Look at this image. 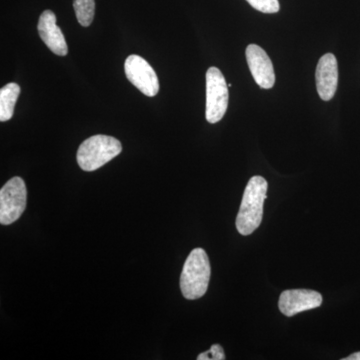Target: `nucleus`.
Wrapping results in <instances>:
<instances>
[{
    "instance_id": "obj_1",
    "label": "nucleus",
    "mask_w": 360,
    "mask_h": 360,
    "mask_svg": "<svg viewBox=\"0 0 360 360\" xmlns=\"http://www.w3.org/2000/svg\"><path fill=\"white\" fill-rule=\"evenodd\" d=\"M267 188L269 184L262 176L257 175L248 181L236 217V229L241 236H250L262 224Z\"/></svg>"
},
{
    "instance_id": "obj_2",
    "label": "nucleus",
    "mask_w": 360,
    "mask_h": 360,
    "mask_svg": "<svg viewBox=\"0 0 360 360\" xmlns=\"http://www.w3.org/2000/svg\"><path fill=\"white\" fill-rule=\"evenodd\" d=\"M212 267L205 250L195 248L186 258L180 276V290L188 300H198L207 291Z\"/></svg>"
},
{
    "instance_id": "obj_3",
    "label": "nucleus",
    "mask_w": 360,
    "mask_h": 360,
    "mask_svg": "<svg viewBox=\"0 0 360 360\" xmlns=\"http://www.w3.org/2000/svg\"><path fill=\"white\" fill-rule=\"evenodd\" d=\"M122 151L120 141L108 135L98 134L82 142L77 151V162L84 172H94Z\"/></svg>"
},
{
    "instance_id": "obj_4",
    "label": "nucleus",
    "mask_w": 360,
    "mask_h": 360,
    "mask_svg": "<svg viewBox=\"0 0 360 360\" xmlns=\"http://www.w3.org/2000/svg\"><path fill=\"white\" fill-rule=\"evenodd\" d=\"M229 85L221 71L210 68L206 72V120L214 123L224 118L229 106Z\"/></svg>"
},
{
    "instance_id": "obj_5",
    "label": "nucleus",
    "mask_w": 360,
    "mask_h": 360,
    "mask_svg": "<svg viewBox=\"0 0 360 360\" xmlns=\"http://www.w3.org/2000/svg\"><path fill=\"white\" fill-rule=\"evenodd\" d=\"M27 189L25 180L13 177L0 191V224L9 225L20 219L26 208Z\"/></svg>"
},
{
    "instance_id": "obj_6",
    "label": "nucleus",
    "mask_w": 360,
    "mask_h": 360,
    "mask_svg": "<svg viewBox=\"0 0 360 360\" xmlns=\"http://www.w3.org/2000/svg\"><path fill=\"white\" fill-rule=\"evenodd\" d=\"M127 79L146 96L153 97L160 91L158 75L141 56L132 54L124 63Z\"/></svg>"
},
{
    "instance_id": "obj_7",
    "label": "nucleus",
    "mask_w": 360,
    "mask_h": 360,
    "mask_svg": "<svg viewBox=\"0 0 360 360\" xmlns=\"http://www.w3.org/2000/svg\"><path fill=\"white\" fill-rule=\"evenodd\" d=\"M321 304L322 295L314 290H285L279 296V310L288 317L295 316L307 310L317 309Z\"/></svg>"
},
{
    "instance_id": "obj_8",
    "label": "nucleus",
    "mask_w": 360,
    "mask_h": 360,
    "mask_svg": "<svg viewBox=\"0 0 360 360\" xmlns=\"http://www.w3.org/2000/svg\"><path fill=\"white\" fill-rule=\"evenodd\" d=\"M245 56L255 82L262 89H272L276 84V73L266 52L257 44H250L246 47Z\"/></svg>"
},
{
    "instance_id": "obj_9",
    "label": "nucleus",
    "mask_w": 360,
    "mask_h": 360,
    "mask_svg": "<svg viewBox=\"0 0 360 360\" xmlns=\"http://www.w3.org/2000/svg\"><path fill=\"white\" fill-rule=\"evenodd\" d=\"M316 89L322 101H328L335 96L338 84V65L333 53H326L316 66Z\"/></svg>"
},
{
    "instance_id": "obj_10",
    "label": "nucleus",
    "mask_w": 360,
    "mask_h": 360,
    "mask_svg": "<svg viewBox=\"0 0 360 360\" xmlns=\"http://www.w3.org/2000/svg\"><path fill=\"white\" fill-rule=\"evenodd\" d=\"M37 30L42 41L53 53L60 56L68 53L65 35L56 23V14L51 11H44L40 15Z\"/></svg>"
},
{
    "instance_id": "obj_11",
    "label": "nucleus",
    "mask_w": 360,
    "mask_h": 360,
    "mask_svg": "<svg viewBox=\"0 0 360 360\" xmlns=\"http://www.w3.org/2000/svg\"><path fill=\"white\" fill-rule=\"evenodd\" d=\"M20 94V86L14 82L6 84L0 90V122L11 120Z\"/></svg>"
},
{
    "instance_id": "obj_12",
    "label": "nucleus",
    "mask_w": 360,
    "mask_h": 360,
    "mask_svg": "<svg viewBox=\"0 0 360 360\" xmlns=\"http://www.w3.org/2000/svg\"><path fill=\"white\" fill-rule=\"evenodd\" d=\"M75 15L78 22L84 27L91 25L96 13V2L94 0H75L73 1Z\"/></svg>"
},
{
    "instance_id": "obj_13",
    "label": "nucleus",
    "mask_w": 360,
    "mask_h": 360,
    "mask_svg": "<svg viewBox=\"0 0 360 360\" xmlns=\"http://www.w3.org/2000/svg\"><path fill=\"white\" fill-rule=\"evenodd\" d=\"M253 8L264 13H276L281 9L278 0H246Z\"/></svg>"
},
{
    "instance_id": "obj_14",
    "label": "nucleus",
    "mask_w": 360,
    "mask_h": 360,
    "mask_svg": "<svg viewBox=\"0 0 360 360\" xmlns=\"http://www.w3.org/2000/svg\"><path fill=\"white\" fill-rule=\"evenodd\" d=\"M225 355L224 348L219 345H213L210 350L202 352L198 356V360H224Z\"/></svg>"
},
{
    "instance_id": "obj_15",
    "label": "nucleus",
    "mask_w": 360,
    "mask_h": 360,
    "mask_svg": "<svg viewBox=\"0 0 360 360\" xmlns=\"http://www.w3.org/2000/svg\"><path fill=\"white\" fill-rule=\"evenodd\" d=\"M343 360H360V352L350 354L349 356L345 357Z\"/></svg>"
}]
</instances>
